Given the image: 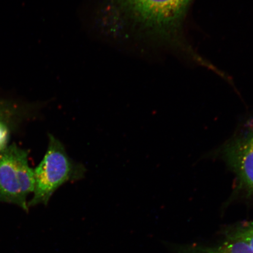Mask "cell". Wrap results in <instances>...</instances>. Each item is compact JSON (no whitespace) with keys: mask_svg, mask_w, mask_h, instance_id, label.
Returning a JSON list of instances; mask_svg holds the SVG:
<instances>
[{"mask_svg":"<svg viewBox=\"0 0 253 253\" xmlns=\"http://www.w3.org/2000/svg\"><path fill=\"white\" fill-rule=\"evenodd\" d=\"M20 113L18 104L0 99V150L8 145L11 125Z\"/></svg>","mask_w":253,"mask_h":253,"instance_id":"cell-6","label":"cell"},{"mask_svg":"<svg viewBox=\"0 0 253 253\" xmlns=\"http://www.w3.org/2000/svg\"><path fill=\"white\" fill-rule=\"evenodd\" d=\"M192 0H106L99 13L103 27L117 35L132 33L183 50H194L182 37L183 21Z\"/></svg>","mask_w":253,"mask_h":253,"instance_id":"cell-1","label":"cell"},{"mask_svg":"<svg viewBox=\"0 0 253 253\" xmlns=\"http://www.w3.org/2000/svg\"><path fill=\"white\" fill-rule=\"evenodd\" d=\"M178 253H253V250L245 243L227 239L216 246L189 245L179 246Z\"/></svg>","mask_w":253,"mask_h":253,"instance_id":"cell-5","label":"cell"},{"mask_svg":"<svg viewBox=\"0 0 253 253\" xmlns=\"http://www.w3.org/2000/svg\"><path fill=\"white\" fill-rule=\"evenodd\" d=\"M34 170V197L28 202V208L39 204L46 205L60 186L84 178L86 171L83 164L69 157L64 145L52 134H49L45 156Z\"/></svg>","mask_w":253,"mask_h":253,"instance_id":"cell-2","label":"cell"},{"mask_svg":"<svg viewBox=\"0 0 253 253\" xmlns=\"http://www.w3.org/2000/svg\"><path fill=\"white\" fill-rule=\"evenodd\" d=\"M222 154L235 173L239 187L248 197H253V129L230 141Z\"/></svg>","mask_w":253,"mask_h":253,"instance_id":"cell-4","label":"cell"},{"mask_svg":"<svg viewBox=\"0 0 253 253\" xmlns=\"http://www.w3.org/2000/svg\"><path fill=\"white\" fill-rule=\"evenodd\" d=\"M226 239L245 243L253 251V220L242 221L224 230Z\"/></svg>","mask_w":253,"mask_h":253,"instance_id":"cell-7","label":"cell"},{"mask_svg":"<svg viewBox=\"0 0 253 253\" xmlns=\"http://www.w3.org/2000/svg\"><path fill=\"white\" fill-rule=\"evenodd\" d=\"M28 154L15 143L0 150V202L17 205L26 211L29 210L27 198L35 188Z\"/></svg>","mask_w":253,"mask_h":253,"instance_id":"cell-3","label":"cell"}]
</instances>
